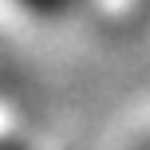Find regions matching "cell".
Listing matches in <instances>:
<instances>
[{
    "label": "cell",
    "instance_id": "cell-1",
    "mask_svg": "<svg viewBox=\"0 0 150 150\" xmlns=\"http://www.w3.org/2000/svg\"><path fill=\"white\" fill-rule=\"evenodd\" d=\"M24 8H32V12H44V16H52V12H63L67 8V0H20Z\"/></svg>",
    "mask_w": 150,
    "mask_h": 150
}]
</instances>
